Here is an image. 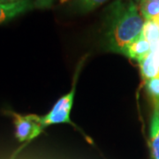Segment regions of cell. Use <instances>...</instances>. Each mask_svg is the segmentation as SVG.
Returning <instances> with one entry per match:
<instances>
[{
	"instance_id": "4",
	"label": "cell",
	"mask_w": 159,
	"mask_h": 159,
	"mask_svg": "<svg viewBox=\"0 0 159 159\" xmlns=\"http://www.w3.org/2000/svg\"><path fill=\"white\" fill-rule=\"evenodd\" d=\"M34 0H21L11 4L0 5V24L33 9Z\"/></svg>"
},
{
	"instance_id": "5",
	"label": "cell",
	"mask_w": 159,
	"mask_h": 159,
	"mask_svg": "<svg viewBox=\"0 0 159 159\" xmlns=\"http://www.w3.org/2000/svg\"><path fill=\"white\" fill-rule=\"evenodd\" d=\"M142 77L146 80L159 75V51L151 49L148 56L139 62Z\"/></svg>"
},
{
	"instance_id": "11",
	"label": "cell",
	"mask_w": 159,
	"mask_h": 159,
	"mask_svg": "<svg viewBox=\"0 0 159 159\" xmlns=\"http://www.w3.org/2000/svg\"><path fill=\"white\" fill-rule=\"evenodd\" d=\"M146 89L152 97L153 102H159V76L146 80Z\"/></svg>"
},
{
	"instance_id": "10",
	"label": "cell",
	"mask_w": 159,
	"mask_h": 159,
	"mask_svg": "<svg viewBox=\"0 0 159 159\" xmlns=\"http://www.w3.org/2000/svg\"><path fill=\"white\" fill-rule=\"evenodd\" d=\"M108 0H76V6L82 12L90 11Z\"/></svg>"
},
{
	"instance_id": "9",
	"label": "cell",
	"mask_w": 159,
	"mask_h": 159,
	"mask_svg": "<svg viewBox=\"0 0 159 159\" xmlns=\"http://www.w3.org/2000/svg\"><path fill=\"white\" fill-rule=\"evenodd\" d=\"M139 10L145 20H149L159 15V0H139Z\"/></svg>"
},
{
	"instance_id": "7",
	"label": "cell",
	"mask_w": 159,
	"mask_h": 159,
	"mask_svg": "<svg viewBox=\"0 0 159 159\" xmlns=\"http://www.w3.org/2000/svg\"><path fill=\"white\" fill-rule=\"evenodd\" d=\"M150 149L152 159H159V102H154L150 123Z\"/></svg>"
},
{
	"instance_id": "2",
	"label": "cell",
	"mask_w": 159,
	"mask_h": 159,
	"mask_svg": "<svg viewBox=\"0 0 159 159\" xmlns=\"http://www.w3.org/2000/svg\"><path fill=\"white\" fill-rule=\"evenodd\" d=\"M13 118L15 125V137L20 142L30 141L37 137L43 131L42 124V117L35 114L20 115L15 112H10Z\"/></svg>"
},
{
	"instance_id": "8",
	"label": "cell",
	"mask_w": 159,
	"mask_h": 159,
	"mask_svg": "<svg viewBox=\"0 0 159 159\" xmlns=\"http://www.w3.org/2000/svg\"><path fill=\"white\" fill-rule=\"evenodd\" d=\"M142 34L150 43L151 48L159 43V15L149 20H145Z\"/></svg>"
},
{
	"instance_id": "6",
	"label": "cell",
	"mask_w": 159,
	"mask_h": 159,
	"mask_svg": "<svg viewBox=\"0 0 159 159\" xmlns=\"http://www.w3.org/2000/svg\"><path fill=\"white\" fill-rule=\"evenodd\" d=\"M150 51H151V45L145 39V37L142 33V34L138 38H136L127 47L124 55L125 57L136 60L139 63L144 57H147Z\"/></svg>"
},
{
	"instance_id": "1",
	"label": "cell",
	"mask_w": 159,
	"mask_h": 159,
	"mask_svg": "<svg viewBox=\"0 0 159 159\" xmlns=\"http://www.w3.org/2000/svg\"><path fill=\"white\" fill-rule=\"evenodd\" d=\"M144 23L134 0H115L109 6L104 23L107 48L124 55L127 47L142 34Z\"/></svg>"
},
{
	"instance_id": "14",
	"label": "cell",
	"mask_w": 159,
	"mask_h": 159,
	"mask_svg": "<svg viewBox=\"0 0 159 159\" xmlns=\"http://www.w3.org/2000/svg\"><path fill=\"white\" fill-rule=\"evenodd\" d=\"M66 1V0H60V3H65Z\"/></svg>"
},
{
	"instance_id": "3",
	"label": "cell",
	"mask_w": 159,
	"mask_h": 159,
	"mask_svg": "<svg viewBox=\"0 0 159 159\" xmlns=\"http://www.w3.org/2000/svg\"><path fill=\"white\" fill-rule=\"evenodd\" d=\"M74 94H75V83L74 84L73 89L68 94L59 98L57 102L54 104L51 111L44 117H42V124L44 128L48 125H54V124H62V123L73 124L70 119V112L74 102Z\"/></svg>"
},
{
	"instance_id": "15",
	"label": "cell",
	"mask_w": 159,
	"mask_h": 159,
	"mask_svg": "<svg viewBox=\"0 0 159 159\" xmlns=\"http://www.w3.org/2000/svg\"><path fill=\"white\" fill-rule=\"evenodd\" d=\"M134 1H135V2H136L137 4H138V2H139V0H134Z\"/></svg>"
},
{
	"instance_id": "13",
	"label": "cell",
	"mask_w": 159,
	"mask_h": 159,
	"mask_svg": "<svg viewBox=\"0 0 159 159\" xmlns=\"http://www.w3.org/2000/svg\"><path fill=\"white\" fill-rule=\"evenodd\" d=\"M21 0H0V5L3 4H11V3H15V2H19Z\"/></svg>"
},
{
	"instance_id": "12",
	"label": "cell",
	"mask_w": 159,
	"mask_h": 159,
	"mask_svg": "<svg viewBox=\"0 0 159 159\" xmlns=\"http://www.w3.org/2000/svg\"><path fill=\"white\" fill-rule=\"evenodd\" d=\"M53 0H34V7L39 9L50 8L52 6Z\"/></svg>"
}]
</instances>
